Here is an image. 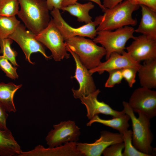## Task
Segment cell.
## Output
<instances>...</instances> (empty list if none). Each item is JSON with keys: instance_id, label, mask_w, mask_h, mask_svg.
<instances>
[{"instance_id": "1", "label": "cell", "mask_w": 156, "mask_h": 156, "mask_svg": "<svg viewBox=\"0 0 156 156\" xmlns=\"http://www.w3.org/2000/svg\"><path fill=\"white\" fill-rule=\"evenodd\" d=\"M17 15L29 31L37 35L45 29L51 19L46 0H18Z\"/></svg>"}, {"instance_id": "2", "label": "cell", "mask_w": 156, "mask_h": 156, "mask_svg": "<svg viewBox=\"0 0 156 156\" xmlns=\"http://www.w3.org/2000/svg\"><path fill=\"white\" fill-rule=\"evenodd\" d=\"M123 111L130 117L132 124V142L137 150L148 156L155 154V148L151 146L153 139L150 129V118L146 115L141 113H138L137 118L128 102L123 101Z\"/></svg>"}, {"instance_id": "3", "label": "cell", "mask_w": 156, "mask_h": 156, "mask_svg": "<svg viewBox=\"0 0 156 156\" xmlns=\"http://www.w3.org/2000/svg\"><path fill=\"white\" fill-rule=\"evenodd\" d=\"M140 7L129 0H125L111 8L102 10L104 13L101 15V21L96 28L97 31H112L126 26L135 25L137 21L133 18L132 14Z\"/></svg>"}, {"instance_id": "4", "label": "cell", "mask_w": 156, "mask_h": 156, "mask_svg": "<svg viewBox=\"0 0 156 156\" xmlns=\"http://www.w3.org/2000/svg\"><path fill=\"white\" fill-rule=\"evenodd\" d=\"M65 41L66 45L77 55L82 64L89 70L98 66L106 54L103 47L83 37L76 36Z\"/></svg>"}, {"instance_id": "5", "label": "cell", "mask_w": 156, "mask_h": 156, "mask_svg": "<svg viewBox=\"0 0 156 156\" xmlns=\"http://www.w3.org/2000/svg\"><path fill=\"white\" fill-rule=\"evenodd\" d=\"M135 29L132 27L126 26L114 31L104 30L97 31L96 36L93 39L96 43L101 44L106 51V59L113 52L122 54L125 51L127 42L130 39H134Z\"/></svg>"}, {"instance_id": "6", "label": "cell", "mask_w": 156, "mask_h": 156, "mask_svg": "<svg viewBox=\"0 0 156 156\" xmlns=\"http://www.w3.org/2000/svg\"><path fill=\"white\" fill-rule=\"evenodd\" d=\"M35 37L50 51L52 57L55 61L69 58L70 54L68 53L64 38L52 18L47 27L39 34L35 35Z\"/></svg>"}, {"instance_id": "7", "label": "cell", "mask_w": 156, "mask_h": 156, "mask_svg": "<svg viewBox=\"0 0 156 156\" xmlns=\"http://www.w3.org/2000/svg\"><path fill=\"white\" fill-rule=\"evenodd\" d=\"M53 22L62 36L64 40L76 36L87 37L93 39L96 36V27L99 24L101 15L96 16L94 21L77 28L69 25L62 16L58 9L51 11Z\"/></svg>"}, {"instance_id": "8", "label": "cell", "mask_w": 156, "mask_h": 156, "mask_svg": "<svg viewBox=\"0 0 156 156\" xmlns=\"http://www.w3.org/2000/svg\"><path fill=\"white\" fill-rule=\"evenodd\" d=\"M45 138L47 144L50 147L61 145L70 142H77L81 134L80 128L75 121H62L54 125Z\"/></svg>"}, {"instance_id": "9", "label": "cell", "mask_w": 156, "mask_h": 156, "mask_svg": "<svg viewBox=\"0 0 156 156\" xmlns=\"http://www.w3.org/2000/svg\"><path fill=\"white\" fill-rule=\"evenodd\" d=\"M35 36V34L26 29L25 26L20 23L8 37L18 44L25 55V60L32 64H34L30 59L32 53L39 52L47 59L51 58L47 55L42 45L36 39Z\"/></svg>"}, {"instance_id": "10", "label": "cell", "mask_w": 156, "mask_h": 156, "mask_svg": "<svg viewBox=\"0 0 156 156\" xmlns=\"http://www.w3.org/2000/svg\"><path fill=\"white\" fill-rule=\"evenodd\" d=\"M128 103L135 113H141L150 119L156 116V91L141 87L132 94Z\"/></svg>"}, {"instance_id": "11", "label": "cell", "mask_w": 156, "mask_h": 156, "mask_svg": "<svg viewBox=\"0 0 156 156\" xmlns=\"http://www.w3.org/2000/svg\"><path fill=\"white\" fill-rule=\"evenodd\" d=\"M121 142H123L122 134L103 131L101 132L100 138L94 142H77L76 145L77 150L83 156H100L107 147Z\"/></svg>"}, {"instance_id": "12", "label": "cell", "mask_w": 156, "mask_h": 156, "mask_svg": "<svg viewBox=\"0 0 156 156\" xmlns=\"http://www.w3.org/2000/svg\"><path fill=\"white\" fill-rule=\"evenodd\" d=\"M128 47L127 52L135 61L156 60V40L142 34L135 37Z\"/></svg>"}, {"instance_id": "13", "label": "cell", "mask_w": 156, "mask_h": 156, "mask_svg": "<svg viewBox=\"0 0 156 156\" xmlns=\"http://www.w3.org/2000/svg\"><path fill=\"white\" fill-rule=\"evenodd\" d=\"M67 51L72 55L76 65L75 74L72 78L77 81L79 88L77 90L72 89L74 97L80 99L83 96H86L96 90L93 78L89 70L80 62L78 56L66 45Z\"/></svg>"}, {"instance_id": "14", "label": "cell", "mask_w": 156, "mask_h": 156, "mask_svg": "<svg viewBox=\"0 0 156 156\" xmlns=\"http://www.w3.org/2000/svg\"><path fill=\"white\" fill-rule=\"evenodd\" d=\"M100 92L99 89H96L89 95L83 96L80 99L81 103L86 108V116L89 119L100 114L112 116L113 118L119 117L125 114L123 110L119 111L115 110L104 102L99 101L97 97Z\"/></svg>"}, {"instance_id": "15", "label": "cell", "mask_w": 156, "mask_h": 156, "mask_svg": "<svg viewBox=\"0 0 156 156\" xmlns=\"http://www.w3.org/2000/svg\"><path fill=\"white\" fill-rule=\"evenodd\" d=\"M77 142H70L48 148L38 145L31 150L22 151L19 156H83L77 149Z\"/></svg>"}, {"instance_id": "16", "label": "cell", "mask_w": 156, "mask_h": 156, "mask_svg": "<svg viewBox=\"0 0 156 156\" xmlns=\"http://www.w3.org/2000/svg\"><path fill=\"white\" fill-rule=\"evenodd\" d=\"M141 65L140 63L133 60L125 51L122 54L116 52L112 53L106 61L101 62L96 67L89 70L91 75L96 72L101 74L105 71L108 72L127 67H140Z\"/></svg>"}, {"instance_id": "17", "label": "cell", "mask_w": 156, "mask_h": 156, "mask_svg": "<svg viewBox=\"0 0 156 156\" xmlns=\"http://www.w3.org/2000/svg\"><path fill=\"white\" fill-rule=\"evenodd\" d=\"M140 6L142 16L140 24L135 32L156 40V12L145 5Z\"/></svg>"}, {"instance_id": "18", "label": "cell", "mask_w": 156, "mask_h": 156, "mask_svg": "<svg viewBox=\"0 0 156 156\" xmlns=\"http://www.w3.org/2000/svg\"><path fill=\"white\" fill-rule=\"evenodd\" d=\"M137 73L141 87L150 89L156 88V60L144 61Z\"/></svg>"}, {"instance_id": "19", "label": "cell", "mask_w": 156, "mask_h": 156, "mask_svg": "<svg viewBox=\"0 0 156 156\" xmlns=\"http://www.w3.org/2000/svg\"><path fill=\"white\" fill-rule=\"evenodd\" d=\"M22 151L11 131L0 129V156H19Z\"/></svg>"}, {"instance_id": "20", "label": "cell", "mask_w": 156, "mask_h": 156, "mask_svg": "<svg viewBox=\"0 0 156 156\" xmlns=\"http://www.w3.org/2000/svg\"><path fill=\"white\" fill-rule=\"evenodd\" d=\"M22 84L16 85L12 82L0 83V103L7 112L15 113L16 109L14 101V96Z\"/></svg>"}, {"instance_id": "21", "label": "cell", "mask_w": 156, "mask_h": 156, "mask_svg": "<svg viewBox=\"0 0 156 156\" xmlns=\"http://www.w3.org/2000/svg\"><path fill=\"white\" fill-rule=\"evenodd\" d=\"M130 119L129 116L125 114L123 116L114 117L112 119L105 120L100 118L98 115L93 116L86 124L87 126H90L95 122L101 124L118 131L119 133L122 134L128 129L130 125L129 121Z\"/></svg>"}, {"instance_id": "22", "label": "cell", "mask_w": 156, "mask_h": 156, "mask_svg": "<svg viewBox=\"0 0 156 156\" xmlns=\"http://www.w3.org/2000/svg\"><path fill=\"white\" fill-rule=\"evenodd\" d=\"M94 7V5L91 1L84 4L77 2L74 4L62 8L61 10L67 11L71 15L76 17L79 22L87 24L92 21V17L89 13Z\"/></svg>"}, {"instance_id": "23", "label": "cell", "mask_w": 156, "mask_h": 156, "mask_svg": "<svg viewBox=\"0 0 156 156\" xmlns=\"http://www.w3.org/2000/svg\"><path fill=\"white\" fill-rule=\"evenodd\" d=\"M20 23L15 16L0 15V38H8Z\"/></svg>"}, {"instance_id": "24", "label": "cell", "mask_w": 156, "mask_h": 156, "mask_svg": "<svg viewBox=\"0 0 156 156\" xmlns=\"http://www.w3.org/2000/svg\"><path fill=\"white\" fill-rule=\"evenodd\" d=\"M13 41L9 38H0V53L2 54L13 66L17 67L19 65L16 62V57L18 53L11 47Z\"/></svg>"}, {"instance_id": "25", "label": "cell", "mask_w": 156, "mask_h": 156, "mask_svg": "<svg viewBox=\"0 0 156 156\" xmlns=\"http://www.w3.org/2000/svg\"><path fill=\"white\" fill-rule=\"evenodd\" d=\"M124 150L123 156H148L137 150L133 146L132 142V131L127 130L122 134Z\"/></svg>"}, {"instance_id": "26", "label": "cell", "mask_w": 156, "mask_h": 156, "mask_svg": "<svg viewBox=\"0 0 156 156\" xmlns=\"http://www.w3.org/2000/svg\"><path fill=\"white\" fill-rule=\"evenodd\" d=\"M18 0H0V15L15 16L19 10Z\"/></svg>"}, {"instance_id": "27", "label": "cell", "mask_w": 156, "mask_h": 156, "mask_svg": "<svg viewBox=\"0 0 156 156\" xmlns=\"http://www.w3.org/2000/svg\"><path fill=\"white\" fill-rule=\"evenodd\" d=\"M9 61L3 55L0 56V68L8 77L12 79L18 78L17 67L13 66Z\"/></svg>"}, {"instance_id": "28", "label": "cell", "mask_w": 156, "mask_h": 156, "mask_svg": "<svg viewBox=\"0 0 156 156\" xmlns=\"http://www.w3.org/2000/svg\"><path fill=\"white\" fill-rule=\"evenodd\" d=\"M122 70V69H116L108 72L109 77L105 83V87L112 88L121 83L123 79Z\"/></svg>"}, {"instance_id": "29", "label": "cell", "mask_w": 156, "mask_h": 156, "mask_svg": "<svg viewBox=\"0 0 156 156\" xmlns=\"http://www.w3.org/2000/svg\"><path fill=\"white\" fill-rule=\"evenodd\" d=\"M139 68L127 67L122 69L123 78L127 82L130 88L133 86L135 82L136 74Z\"/></svg>"}, {"instance_id": "30", "label": "cell", "mask_w": 156, "mask_h": 156, "mask_svg": "<svg viewBox=\"0 0 156 156\" xmlns=\"http://www.w3.org/2000/svg\"><path fill=\"white\" fill-rule=\"evenodd\" d=\"M124 148L123 142L114 144L107 147L102 154L104 156H123L122 151Z\"/></svg>"}, {"instance_id": "31", "label": "cell", "mask_w": 156, "mask_h": 156, "mask_svg": "<svg viewBox=\"0 0 156 156\" xmlns=\"http://www.w3.org/2000/svg\"><path fill=\"white\" fill-rule=\"evenodd\" d=\"M3 105L0 103V129L7 130L6 121L8 116V114Z\"/></svg>"}, {"instance_id": "32", "label": "cell", "mask_w": 156, "mask_h": 156, "mask_svg": "<svg viewBox=\"0 0 156 156\" xmlns=\"http://www.w3.org/2000/svg\"><path fill=\"white\" fill-rule=\"evenodd\" d=\"M132 3L143 5L149 8L153 11L156 12V0H129Z\"/></svg>"}, {"instance_id": "33", "label": "cell", "mask_w": 156, "mask_h": 156, "mask_svg": "<svg viewBox=\"0 0 156 156\" xmlns=\"http://www.w3.org/2000/svg\"><path fill=\"white\" fill-rule=\"evenodd\" d=\"M48 8L51 11L53 9H61L62 0H46Z\"/></svg>"}, {"instance_id": "34", "label": "cell", "mask_w": 156, "mask_h": 156, "mask_svg": "<svg viewBox=\"0 0 156 156\" xmlns=\"http://www.w3.org/2000/svg\"><path fill=\"white\" fill-rule=\"evenodd\" d=\"M78 0H62V8L66 7L75 4ZM97 4L102 10L104 9L101 0H89Z\"/></svg>"}, {"instance_id": "35", "label": "cell", "mask_w": 156, "mask_h": 156, "mask_svg": "<svg viewBox=\"0 0 156 156\" xmlns=\"http://www.w3.org/2000/svg\"><path fill=\"white\" fill-rule=\"evenodd\" d=\"M123 0H103L102 3L104 8H110L119 3L121 2Z\"/></svg>"}]
</instances>
